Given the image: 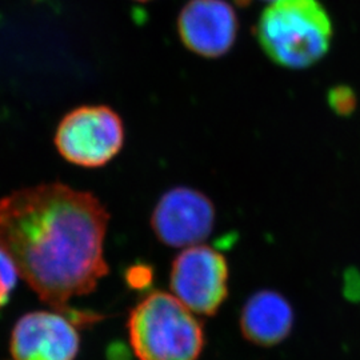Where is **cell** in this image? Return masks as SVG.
<instances>
[{"mask_svg":"<svg viewBox=\"0 0 360 360\" xmlns=\"http://www.w3.org/2000/svg\"><path fill=\"white\" fill-rule=\"evenodd\" d=\"M255 35L274 63L303 70L330 50L333 22L319 0H275L260 15Z\"/></svg>","mask_w":360,"mask_h":360,"instance_id":"7a4b0ae2","label":"cell"},{"mask_svg":"<svg viewBox=\"0 0 360 360\" xmlns=\"http://www.w3.org/2000/svg\"><path fill=\"white\" fill-rule=\"evenodd\" d=\"M126 279H127L129 287L141 290L151 283L153 270L148 266H143V264L132 266V267H129L126 274Z\"/></svg>","mask_w":360,"mask_h":360,"instance_id":"7c38bea8","label":"cell"},{"mask_svg":"<svg viewBox=\"0 0 360 360\" xmlns=\"http://www.w3.org/2000/svg\"><path fill=\"white\" fill-rule=\"evenodd\" d=\"M294 309L282 294L257 291L245 302L240 314V331L248 342L260 347H274L291 334Z\"/></svg>","mask_w":360,"mask_h":360,"instance_id":"9c48e42d","label":"cell"},{"mask_svg":"<svg viewBox=\"0 0 360 360\" xmlns=\"http://www.w3.org/2000/svg\"><path fill=\"white\" fill-rule=\"evenodd\" d=\"M123 122L107 105H84L63 117L55 135L59 154L80 167H102L123 147Z\"/></svg>","mask_w":360,"mask_h":360,"instance_id":"277c9868","label":"cell"},{"mask_svg":"<svg viewBox=\"0 0 360 360\" xmlns=\"http://www.w3.org/2000/svg\"><path fill=\"white\" fill-rule=\"evenodd\" d=\"M178 30L190 51L205 58H220L231 50L239 22L226 0H190L180 11Z\"/></svg>","mask_w":360,"mask_h":360,"instance_id":"ba28073f","label":"cell"},{"mask_svg":"<svg viewBox=\"0 0 360 360\" xmlns=\"http://www.w3.org/2000/svg\"><path fill=\"white\" fill-rule=\"evenodd\" d=\"M110 215L92 193L40 184L0 200V248L39 299L79 326L101 315L71 309L108 274L104 238Z\"/></svg>","mask_w":360,"mask_h":360,"instance_id":"6da1fadb","label":"cell"},{"mask_svg":"<svg viewBox=\"0 0 360 360\" xmlns=\"http://www.w3.org/2000/svg\"><path fill=\"white\" fill-rule=\"evenodd\" d=\"M328 105L336 115H351L358 103V98L355 91L348 86H335L328 91Z\"/></svg>","mask_w":360,"mask_h":360,"instance_id":"30bf717a","label":"cell"},{"mask_svg":"<svg viewBox=\"0 0 360 360\" xmlns=\"http://www.w3.org/2000/svg\"><path fill=\"white\" fill-rule=\"evenodd\" d=\"M80 348L77 324L56 311H34L13 326V360H75Z\"/></svg>","mask_w":360,"mask_h":360,"instance_id":"52a82bcc","label":"cell"},{"mask_svg":"<svg viewBox=\"0 0 360 360\" xmlns=\"http://www.w3.org/2000/svg\"><path fill=\"white\" fill-rule=\"evenodd\" d=\"M215 217V207L205 193L176 187L159 199L151 227L163 245L188 248L200 245L211 235Z\"/></svg>","mask_w":360,"mask_h":360,"instance_id":"8992f818","label":"cell"},{"mask_svg":"<svg viewBox=\"0 0 360 360\" xmlns=\"http://www.w3.org/2000/svg\"><path fill=\"white\" fill-rule=\"evenodd\" d=\"M19 272L16 270L13 260L0 248V309H3L18 283Z\"/></svg>","mask_w":360,"mask_h":360,"instance_id":"8fae6325","label":"cell"},{"mask_svg":"<svg viewBox=\"0 0 360 360\" xmlns=\"http://www.w3.org/2000/svg\"><path fill=\"white\" fill-rule=\"evenodd\" d=\"M169 287L195 315L214 316L229 296V263L218 250L198 245L172 262Z\"/></svg>","mask_w":360,"mask_h":360,"instance_id":"5b68a950","label":"cell"},{"mask_svg":"<svg viewBox=\"0 0 360 360\" xmlns=\"http://www.w3.org/2000/svg\"><path fill=\"white\" fill-rule=\"evenodd\" d=\"M136 1H142V3H144V1H150V0H136Z\"/></svg>","mask_w":360,"mask_h":360,"instance_id":"4fadbf2b","label":"cell"},{"mask_svg":"<svg viewBox=\"0 0 360 360\" xmlns=\"http://www.w3.org/2000/svg\"><path fill=\"white\" fill-rule=\"evenodd\" d=\"M270 1H275V0H270Z\"/></svg>","mask_w":360,"mask_h":360,"instance_id":"5bb4252c","label":"cell"},{"mask_svg":"<svg viewBox=\"0 0 360 360\" xmlns=\"http://www.w3.org/2000/svg\"><path fill=\"white\" fill-rule=\"evenodd\" d=\"M127 328L139 360H198L206 343L193 311L163 291L148 294L131 309Z\"/></svg>","mask_w":360,"mask_h":360,"instance_id":"3957f363","label":"cell"}]
</instances>
